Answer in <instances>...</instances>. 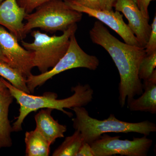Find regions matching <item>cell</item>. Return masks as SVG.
<instances>
[{"label":"cell","mask_w":156,"mask_h":156,"mask_svg":"<svg viewBox=\"0 0 156 156\" xmlns=\"http://www.w3.org/2000/svg\"><path fill=\"white\" fill-rule=\"evenodd\" d=\"M26 14L16 0H4L0 4V25L8 29L18 41L22 40L26 37L23 23Z\"/></svg>","instance_id":"cell-11"},{"label":"cell","mask_w":156,"mask_h":156,"mask_svg":"<svg viewBox=\"0 0 156 156\" xmlns=\"http://www.w3.org/2000/svg\"><path fill=\"white\" fill-rule=\"evenodd\" d=\"M70 8L82 13L95 17L103 24L115 31L123 39L125 43L134 46H140L137 39L128 25L124 22L123 15L113 10H95L81 5L73 0H65Z\"/></svg>","instance_id":"cell-9"},{"label":"cell","mask_w":156,"mask_h":156,"mask_svg":"<svg viewBox=\"0 0 156 156\" xmlns=\"http://www.w3.org/2000/svg\"><path fill=\"white\" fill-rule=\"evenodd\" d=\"M3 1H4V0H0V2H2Z\"/></svg>","instance_id":"cell-27"},{"label":"cell","mask_w":156,"mask_h":156,"mask_svg":"<svg viewBox=\"0 0 156 156\" xmlns=\"http://www.w3.org/2000/svg\"><path fill=\"white\" fill-rule=\"evenodd\" d=\"M156 66V52L151 54H146L140 65L138 76L144 81L150 77Z\"/></svg>","instance_id":"cell-18"},{"label":"cell","mask_w":156,"mask_h":156,"mask_svg":"<svg viewBox=\"0 0 156 156\" xmlns=\"http://www.w3.org/2000/svg\"><path fill=\"white\" fill-rule=\"evenodd\" d=\"M53 109L42 108L35 116L36 123V129L43 135L51 145L56 139L64 137L67 127L58 123L51 116Z\"/></svg>","instance_id":"cell-12"},{"label":"cell","mask_w":156,"mask_h":156,"mask_svg":"<svg viewBox=\"0 0 156 156\" xmlns=\"http://www.w3.org/2000/svg\"><path fill=\"white\" fill-rule=\"evenodd\" d=\"M116 0H106V10H112L113 6Z\"/></svg>","instance_id":"cell-24"},{"label":"cell","mask_w":156,"mask_h":156,"mask_svg":"<svg viewBox=\"0 0 156 156\" xmlns=\"http://www.w3.org/2000/svg\"><path fill=\"white\" fill-rule=\"evenodd\" d=\"M84 142L80 132L76 130L71 136L66 137L64 141L53 153V156H76Z\"/></svg>","instance_id":"cell-17"},{"label":"cell","mask_w":156,"mask_h":156,"mask_svg":"<svg viewBox=\"0 0 156 156\" xmlns=\"http://www.w3.org/2000/svg\"><path fill=\"white\" fill-rule=\"evenodd\" d=\"M7 87H6L5 85V84L3 83L2 80H1V78H0V92L2 91L4 89H6Z\"/></svg>","instance_id":"cell-26"},{"label":"cell","mask_w":156,"mask_h":156,"mask_svg":"<svg viewBox=\"0 0 156 156\" xmlns=\"http://www.w3.org/2000/svg\"><path fill=\"white\" fill-rule=\"evenodd\" d=\"M14 98L8 88L0 92V148L12 145V127L9 119V108Z\"/></svg>","instance_id":"cell-14"},{"label":"cell","mask_w":156,"mask_h":156,"mask_svg":"<svg viewBox=\"0 0 156 156\" xmlns=\"http://www.w3.org/2000/svg\"><path fill=\"white\" fill-rule=\"evenodd\" d=\"M151 30L144 49L147 55L156 52V15H155L151 25Z\"/></svg>","instance_id":"cell-20"},{"label":"cell","mask_w":156,"mask_h":156,"mask_svg":"<svg viewBox=\"0 0 156 156\" xmlns=\"http://www.w3.org/2000/svg\"><path fill=\"white\" fill-rule=\"evenodd\" d=\"M134 2L137 5L143 15L144 17L149 20V15L148 7L151 2L155 0H134Z\"/></svg>","instance_id":"cell-22"},{"label":"cell","mask_w":156,"mask_h":156,"mask_svg":"<svg viewBox=\"0 0 156 156\" xmlns=\"http://www.w3.org/2000/svg\"><path fill=\"white\" fill-rule=\"evenodd\" d=\"M113 7L122 12L128 20V26L140 47L144 48L151 30L149 19L144 17L134 0H116Z\"/></svg>","instance_id":"cell-10"},{"label":"cell","mask_w":156,"mask_h":156,"mask_svg":"<svg viewBox=\"0 0 156 156\" xmlns=\"http://www.w3.org/2000/svg\"><path fill=\"white\" fill-rule=\"evenodd\" d=\"M144 91L138 98L127 101V107L131 111L148 112L156 113V70L150 77L144 81Z\"/></svg>","instance_id":"cell-13"},{"label":"cell","mask_w":156,"mask_h":156,"mask_svg":"<svg viewBox=\"0 0 156 156\" xmlns=\"http://www.w3.org/2000/svg\"><path fill=\"white\" fill-rule=\"evenodd\" d=\"M35 12L27 14L23 32L26 35L34 28L50 33L64 32L80 22L83 13L70 8L62 0H51L40 6Z\"/></svg>","instance_id":"cell-4"},{"label":"cell","mask_w":156,"mask_h":156,"mask_svg":"<svg viewBox=\"0 0 156 156\" xmlns=\"http://www.w3.org/2000/svg\"><path fill=\"white\" fill-rule=\"evenodd\" d=\"M92 43L101 46L110 55L119 74V100L121 107L126 101L141 95L143 84L138 76L140 62L145 56L144 48L123 43L113 36L100 21L89 31Z\"/></svg>","instance_id":"cell-1"},{"label":"cell","mask_w":156,"mask_h":156,"mask_svg":"<svg viewBox=\"0 0 156 156\" xmlns=\"http://www.w3.org/2000/svg\"><path fill=\"white\" fill-rule=\"evenodd\" d=\"M99 65L97 57L87 54L81 48L73 34L70 37L69 47L63 57L50 70L38 75H30L27 78V85L30 93H34L37 87L63 72L78 68L95 70Z\"/></svg>","instance_id":"cell-6"},{"label":"cell","mask_w":156,"mask_h":156,"mask_svg":"<svg viewBox=\"0 0 156 156\" xmlns=\"http://www.w3.org/2000/svg\"><path fill=\"white\" fill-rule=\"evenodd\" d=\"M26 156H48L50 144L36 129L25 134Z\"/></svg>","instance_id":"cell-15"},{"label":"cell","mask_w":156,"mask_h":156,"mask_svg":"<svg viewBox=\"0 0 156 156\" xmlns=\"http://www.w3.org/2000/svg\"><path fill=\"white\" fill-rule=\"evenodd\" d=\"M76 115L72 119L73 127L80 132L84 142L91 144L105 133H139L148 136L156 131V125L150 121L137 123L128 122L117 119L114 114L110 115L106 119L100 120L92 118L83 107L72 109Z\"/></svg>","instance_id":"cell-3"},{"label":"cell","mask_w":156,"mask_h":156,"mask_svg":"<svg viewBox=\"0 0 156 156\" xmlns=\"http://www.w3.org/2000/svg\"><path fill=\"white\" fill-rule=\"evenodd\" d=\"M144 135L132 140L120 139L121 136L104 134L90 145L94 156H146L152 145V140Z\"/></svg>","instance_id":"cell-7"},{"label":"cell","mask_w":156,"mask_h":156,"mask_svg":"<svg viewBox=\"0 0 156 156\" xmlns=\"http://www.w3.org/2000/svg\"><path fill=\"white\" fill-rule=\"evenodd\" d=\"M1 79L20 106L19 115L12 126L13 131L15 132L22 131L23 121L31 112L40 109L51 108L58 110L71 117L72 114L65 110L64 108L72 109L76 107L86 106L93 98L94 92L89 84H78L72 88V91L74 92L72 95L64 99H58V95L54 92H45L42 96L31 95L15 88L4 78Z\"/></svg>","instance_id":"cell-2"},{"label":"cell","mask_w":156,"mask_h":156,"mask_svg":"<svg viewBox=\"0 0 156 156\" xmlns=\"http://www.w3.org/2000/svg\"><path fill=\"white\" fill-rule=\"evenodd\" d=\"M81 5L95 10H106V0H73Z\"/></svg>","instance_id":"cell-21"},{"label":"cell","mask_w":156,"mask_h":156,"mask_svg":"<svg viewBox=\"0 0 156 156\" xmlns=\"http://www.w3.org/2000/svg\"><path fill=\"white\" fill-rule=\"evenodd\" d=\"M76 156H94L91 145L87 143L84 142Z\"/></svg>","instance_id":"cell-23"},{"label":"cell","mask_w":156,"mask_h":156,"mask_svg":"<svg viewBox=\"0 0 156 156\" xmlns=\"http://www.w3.org/2000/svg\"><path fill=\"white\" fill-rule=\"evenodd\" d=\"M0 76L17 89L30 94L27 85L26 78L18 70L12 67L9 63L0 61Z\"/></svg>","instance_id":"cell-16"},{"label":"cell","mask_w":156,"mask_h":156,"mask_svg":"<svg viewBox=\"0 0 156 156\" xmlns=\"http://www.w3.org/2000/svg\"><path fill=\"white\" fill-rule=\"evenodd\" d=\"M12 34L0 25V50L9 64L19 71L26 78L32 74L34 53L23 48Z\"/></svg>","instance_id":"cell-8"},{"label":"cell","mask_w":156,"mask_h":156,"mask_svg":"<svg viewBox=\"0 0 156 156\" xmlns=\"http://www.w3.org/2000/svg\"><path fill=\"white\" fill-rule=\"evenodd\" d=\"M0 61L4 62H6V63H9V61H8L7 58L5 57V56L3 55L2 51L0 50Z\"/></svg>","instance_id":"cell-25"},{"label":"cell","mask_w":156,"mask_h":156,"mask_svg":"<svg viewBox=\"0 0 156 156\" xmlns=\"http://www.w3.org/2000/svg\"><path fill=\"white\" fill-rule=\"evenodd\" d=\"M77 29L76 23L73 24L59 36H50L40 31L34 30L31 32L33 42L21 41L23 47L34 53V67L37 68L41 73L53 68L67 52L70 37L75 34Z\"/></svg>","instance_id":"cell-5"},{"label":"cell","mask_w":156,"mask_h":156,"mask_svg":"<svg viewBox=\"0 0 156 156\" xmlns=\"http://www.w3.org/2000/svg\"><path fill=\"white\" fill-rule=\"evenodd\" d=\"M18 5L25 11L27 14L32 13L40 6L51 0H16Z\"/></svg>","instance_id":"cell-19"}]
</instances>
